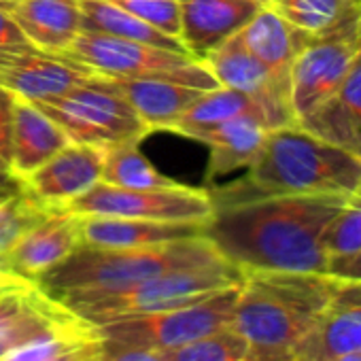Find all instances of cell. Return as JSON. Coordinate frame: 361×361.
<instances>
[{
    "label": "cell",
    "mask_w": 361,
    "mask_h": 361,
    "mask_svg": "<svg viewBox=\"0 0 361 361\" xmlns=\"http://www.w3.org/2000/svg\"><path fill=\"white\" fill-rule=\"evenodd\" d=\"M350 196L276 194L217 204L204 238L243 272H327L325 232Z\"/></svg>",
    "instance_id": "6da1fadb"
},
{
    "label": "cell",
    "mask_w": 361,
    "mask_h": 361,
    "mask_svg": "<svg viewBox=\"0 0 361 361\" xmlns=\"http://www.w3.org/2000/svg\"><path fill=\"white\" fill-rule=\"evenodd\" d=\"M213 204L276 194L361 196V159L327 142L300 123L268 132L247 174L228 188L209 192Z\"/></svg>",
    "instance_id": "7a4b0ae2"
},
{
    "label": "cell",
    "mask_w": 361,
    "mask_h": 361,
    "mask_svg": "<svg viewBox=\"0 0 361 361\" xmlns=\"http://www.w3.org/2000/svg\"><path fill=\"white\" fill-rule=\"evenodd\" d=\"M338 279L317 272H245L232 329L255 353H289L308 338Z\"/></svg>",
    "instance_id": "3957f363"
},
{
    "label": "cell",
    "mask_w": 361,
    "mask_h": 361,
    "mask_svg": "<svg viewBox=\"0 0 361 361\" xmlns=\"http://www.w3.org/2000/svg\"><path fill=\"white\" fill-rule=\"evenodd\" d=\"M226 259L204 236L155 247L109 249L79 245L66 259L37 279V287L51 300L106 293L132 287L157 274Z\"/></svg>",
    "instance_id": "277c9868"
},
{
    "label": "cell",
    "mask_w": 361,
    "mask_h": 361,
    "mask_svg": "<svg viewBox=\"0 0 361 361\" xmlns=\"http://www.w3.org/2000/svg\"><path fill=\"white\" fill-rule=\"evenodd\" d=\"M243 279L245 272L240 268L228 259H221L215 264L170 270L119 291L73 295L58 304H62L79 321L87 325H100L119 317L159 312L192 304L226 287L240 285Z\"/></svg>",
    "instance_id": "5b68a950"
},
{
    "label": "cell",
    "mask_w": 361,
    "mask_h": 361,
    "mask_svg": "<svg viewBox=\"0 0 361 361\" xmlns=\"http://www.w3.org/2000/svg\"><path fill=\"white\" fill-rule=\"evenodd\" d=\"M238 289L240 285L226 287L192 304L159 312L119 317L92 327L98 338L115 346L145 348L157 353L172 350L198 338L232 327Z\"/></svg>",
    "instance_id": "8992f818"
},
{
    "label": "cell",
    "mask_w": 361,
    "mask_h": 361,
    "mask_svg": "<svg viewBox=\"0 0 361 361\" xmlns=\"http://www.w3.org/2000/svg\"><path fill=\"white\" fill-rule=\"evenodd\" d=\"M35 104L64 130L71 142L100 147L138 145L151 134V128L136 115L130 102L100 75Z\"/></svg>",
    "instance_id": "52a82bcc"
},
{
    "label": "cell",
    "mask_w": 361,
    "mask_h": 361,
    "mask_svg": "<svg viewBox=\"0 0 361 361\" xmlns=\"http://www.w3.org/2000/svg\"><path fill=\"white\" fill-rule=\"evenodd\" d=\"M64 56L106 79L180 77L204 92L219 87L209 66L190 54H174L111 35L81 30Z\"/></svg>",
    "instance_id": "ba28073f"
},
{
    "label": "cell",
    "mask_w": 361,
    "mask_h": 361,
    "mask_svg": "<svg viewBox=\"0 0 361 361\" xmlns=\"http://www.w3.org/2000/svg\"><path fill=\"white\" fill-rule=\"evenodd\" d=\"M62 211L79 217H126L149 221L207 224L215 211L209 190L176 185L161 190H126L96 183L92 190L71 200Z\"/></svg>",
    "instance_id": "9c48e42d"
},
{
    "label": "cell",
    "mask_w": 361,
    "mask_h": 361,
    "mask_svg": "<svg viewBox=\"0 0 361 361\" xmlns=\"http://www.w3.org/2000/svg\"><path fill=\"white\" fill-rule=\"evenodd\" d=\"M359 51L361 20L306 43L289 71V100L295 123L336 92Z\"/></svg>",
    "instance_id": "30bf717a"
},
{
    "label": "cell",
    "mask_w": 361,
    "mask_h": 361,
    "mask_svg": "<svg viewBox=\"0 0 361 361\" xmlns=\"http://www.w3.org/2000/svg\"><path fill=\"white\" fill-rule=\"evenodd\" d=\"M202 62L215 75L219 85L253 98L262 106L272 130L295 123L289 100V79L274 75L255 56H251L238 32L209 51Z\"/></svg>",
    "instance_id": "8fae6325"
},
{
    "label": "cell",
    "mask_w": 361,
    "mask_h": 361,
    "mask_svg": "<svg viewBox=\"0 0 361 361\" xmlns=\"http://www.w3.org/2000/svg\"><path fill=\"white\" fill-rule=\"evenodd\" d=\"M94 77L87 66L32 45L0 49V87L30 102L56 98Z\"/></svg>",
    "instance_id": "7c38bea8"
},
{
    "label": "cell",
    "mask_w": 361,
    "mask_h": 361,
    "mask_svg": "<svg viewBox=\"0 0 361 361\" xmlns=\"http://www.w3.org/2000/svg\"><path fill=\"white\" fill-rule=\"evenodd\" d=\"M109 147L71 142L41 168L28 174L24 192L54 211H62L71 200L79 198L100 183Z\"/></svg>",
    "instance_id": "4fadbf2b"
},
{
    "label": "cell",
    "mask_w": 361,
    "mask_h": 361,
    "mask_svg": "<svg viewBox=\"0 0 361 361\" xmlns=\"http://www.w3.org/2000/svg\"><path fill=\"white\" fill-rule=\"evenodd\" d=\"M79 245V215L54 211L24 234L5 255H0V268L22 281L37 283L41 274L66 259Z\"/></svg>",
    "instance_id": "5bb4252c"
},
{
    "label": "cell",
    "mask_w": 361,
    "mask_h": 361,
    "mask_svg": "<svg viewBox=\"0 0 361 361\" xmlns=\"http://www.w3.org/2000/svg\"><path fill=\"white\" fill-rule=\"evenodd\" d=\"M361 350V281H340L308 338L293 350L295 361H329Z\"/></svg>",
    "instance_id": "9a60e30c"
},
{
    "label": "cell",
    "mask_w": 361,
    "mask_h": 361,
    "mask_svg": "<svg viewBox=\"0 0 361 361\" xmlns=\"http://www.w3.org/2000/svg\"><path fill=\"white\" fill-rule=\"evenodd\" d=\"M178 39L196 60H204L209 51L240 32L259 7H264L251 0H178Z\"/></svg>",
    "instance_id": "2e32d148"
},
{
    "label": "cell",
    "mask_w": 361,
    "mask_h": 361,
    "mask_svg": "<svg viewBox=\"0 0 361 361\" xmlns=\"http://www.w3.org/2000/svg\"><path fill=\"white\" fill-rule=\"evenodd\" d=\"M32 47L64 56L81 32V0H0Z\"/></svg>",
    "instance_id": "e0dca14e"
},
{
    "label": "cell",
    "mask_w": 361,
    "mask_h": 361,
    "mask_svg": "<svg viewBox=\"0 0 361 361\" xmlns=\"http://www.w3.org/2000/svg\"><path fill=\"white\" fill-rule=\"evenodd\" d=\"M298 123L361 159V51L336 92Z\"/></svg>",
    "instance_id": "ac0fdd59"
},
{
    "label": "cell",
    "mask_w": 361,
    "mask_h": 361,
    "mask_svg": "<svg viewBox=\"0 0 361 361\" xmlns=\"http://www.w3.org/2000/svg\"><path fill=\"white\" fill-rule=\"evenodd\" d=\"M130 102L136 115L153 130H170L204 90L180 77H136L109 79Z\"/></svg>",
    "instance_id": "d6986e66"
},
{
    "label": "cell",
    "mask_w": 361,
    "mask_h": 361,
    "mask_svg": "<svg viewBox=\"0 0 361 361\" xmlns=\"http://www.w3.org/2000/svg\"><path fill=\"white\" fill-rule=\"evenodd\" d=\"M81 243L109 249L155 247L174 240L204 236V224H176V221H149L126 217H79Z\"/></svg>",
    "instance_id": "ffe728a7"
},
{
    "label": "cell",
    "mask_w": 361,
    "mask_h": 361,
    "mask_svg": "<svg viewBox=\"0 0 361 361\" xmlns=\"http://www.w3.org/2000/svg\"><path fill=\"white\" fill-rule=\"evenodd\" d=\"M268 123L257 115H240L221 121L211 128L192 132L188 138L200 140L211 147V159L207 168V178L230 174L240 168H249L264 147L268 136Z\"/></svg>",
    "instance_id": "44dd1931"
},
{
    "label": "cell",
    "mask_w": 361,
    "mask_h": 361,
    "mask_svg": "<svg viewBox=\"0 0 361 361\" xmlns=\"http://www.w3.org/2000/svg\"><path fill=\"white\" fill-rule=\"evenodd\" d=\"M71 145L64 130L51 121L35 102L18 98L13 109L11 172L26 178L47 159Z\"/></svg>",
    "instance_id": "7402d4cb"
},
{
    "label": "cell",
    "mask_w": 361,
    "mask_h": 361,
    "mask_svg": "<svg viewBox=\"0 0 361 361\" xmlns=\"http://www.w3.org/2000/svg\"><path fill=\"white\" fill-rule=\"evenodd\" d=\"M238 37L251 56H255L274 75L285 79H289V71L298 54L312 39L310 35L291 26L270 5L259 7V11L240 28Z\"/></svg>",
    "instance_id": "603a6c76"
},
{
    "label": "cell",
    "mask_w": 361,
    "mask_h": 361,
    "mask_svg": "<svg viewBox=\"0 0 361 361\" xmlns=\"http://www.w3.org/2000/svg\"><path fill=\"white\" fill-rule=\"evenodd\" d=\"M81 30L111 35V37L153 45L159 49H168L174 54H190L185 45L180 43V39L159 32L157 28L136 18L134 13L111 3V0H81Z\"/></svg>",
    "instance_id": "cb8c5ba5"
},
{
    "label": "cell",
    "mask_w": 361,
    "mask_h": 361,
    "mask_svg": "<svg viewBox=\"0 0 361 361\" xmlns=\"http://www.w3.org/2000/svg\"><path fill=\"white\" fill-rule=\"evenodd\" d=\"M268 5L310 37H321L361 20V0H270Z\"/></svg>",
    "instance_id": "d4e9b609"
},
{
    "label": "cell",
    "mask_w": 361,
    "mask_h": 361,
    "mask_svg": "<svg viewBox=\"0 0 361 361\" xmlns=\"http://www.w3.org/2000/svg\"><path fill=\"white\" fill-rule=\"evenodd\" d=\"M240 115H257L268 123L262 106L253 98H249L243 92L219 85L215 90L204 92L183 115L176 119V123L170 128V132L190 136L196 130L211 128V126H217L221 121H228V119L240 117ZM268 128H270V123H268Z\"/></svg>",
    "instance_id": "484cf974"
},
{
    "label": "cell",
    "mask_w": 361,
    "mask_h": 361,
    "mask_svg": "<svg viewBox=\"0 0 361 361\" xmlns=\"http://www.w3.org/2000/svg\"><path fill=\"white\" fill-rule=\"evenodd\" d=\"M100 183L126 190H161L176 188L174 178L161 174L138 149L136 142L109 147Z\"/></svg>",
    "instance_id": "4316f807"
},
{
    "label": "cell",
    "mask_w": 361,
    "mask_h": 361,
    "mask_svg": "<svg viewBox=\"0 0 361 361\" xmlns=\"http://www.w3.org/2000/svg\"><path fill=\"white\" fill-rule=\"evenodd\" d=\"M168 361H251V344L232 327L161 353Z\"/></svg>",
    "instance_id": "83f0119b"
},
{
    "label": "cell",
    "mask_w": 361,
    "mask_h": 361,
    "mask_svg": "<svg viewBox=\"0 0 361 361\" xmlns=\"http://www.w3.org/2000/svg\"><path fill=\"white\" fill-rule=\"evenodd\" d=\"M54 209L22 192L0 202V255H5L24 234L49 217Z\"/></svg>",
    "instance_id": "f1b7e54d"
},
{
    "label": "cell",
    "mask_w": 361,
    "mask_h": 361,
    "mask_svg": "<svg viewBox=\"0 0 361 361\" xmlns=\"http://www.w3.org/2000/svg\"><path fill=\"white\" fill-rule=\"evenodd\" d=\"M323 245L329 259L361 251V196L350 198L331 219Z\"/></svg>",
    "instance_id": "f546056e"
},
{
    "label": "cell",
    "mask_w": 361,
    "mask_h": 361,
    "mask_svg": "<svg viewBox=\"0 0 361 361\" xmlns=\"http://www.w3.org/2000/svg\"><path fill=\"white\" fill-rule=\"evenodd\" d=\"M90 327L92 325L79 321L77 325L68 329H62L58 334H51V336H45V338L32 340V342L20 344L7 350L0 357V361H58L79 338H83L90 331Z\"/></svg>",
    "instance_id": "4dcf8cb0"
},
{
    "label": "cell",
    "mask_w": 361,
    "mask_h": 361,
    "mask_svg": "<svg viewBox=\"0 0 361 361\" xmlns=\"http://www.w3.org/2000/svg\"><path fill=\"white\" fill-rule=\"evenodd\" d=\"M121 9L134 13L164 35L180 37V5L178 0H111Z\"/></svg>",
    "instance_id": "1f68e13d"
},
{
    "label": "cell",
    "mask_w": 361,
    "mask_h": 361,
    "mask_svg": "<svg viewBox=\"0 0 361 361\" xmlns=\"http://www.w3.org/2000/svg\"><path fill=\"white\" fill-rule=\"evenodd\" d=\"M18 96L0 87V170L11 172V142H13V109Z\"/></svg>",
    "instance_id": "d6a6232c"
},
{
    "label": "cell",
    "mask_w": 361,
    "mask_h": 361,
    "mask_svg": "<svg viewBox=\"0 0 361 361\" xmlns=\"http://www.w3.org/2000/svg\"><path fill=\"white\" fill-rule=\"evenodd\" d=\"M98 361H168V359L157 350L115 346V344H109V342L102 340V353H100Z\"/></svg>",
    "instance_id": "836d02e7"
},
{
    "label": "cell",
    "mask_w": 361,
    "mask_h": 361,
    "mask_svg": "<svg viewBox=\"0 0 361 361\" xmlns=\"http://www.w3.org/2000/svg\"><path fill=\"white\" fill-rule=\"evenodd\" d=\"M100 353H102V340L98 338L94 327H90V331L83 338H79L58 361H98Z\"/></svg>",
    "instance_id": "e575fe53"
},
{
    "label": "cell",
    "mask_w": 361,
    "mask_h": 361,
    "mask_svg": "<svg viewBox=\"0 0 361 361\" xmlns=\"http://www.w3.org/2000/svg\"><path fill=\"white\" fill-rule=\"evenodd\" d=\"M325 274L340 279V281H361V251L350 253V255L331 257L327 262Z\"/></svg>",
    "instance_id": "d590c367"
},
{
    "label": "cell",
    "mask_w": 361,
    "mask_h": 361,
    "mask_svg": "<svg viewBox=\"0 0 361 361\" xmlns=\"http://www.w3.org/2000/svg\"><path fill=\"white\" fill-rule=\"evenodd\" d=\"M24 45H30V41L24 37L22 28L13 22V18L0 7V49L24 47Z\"/></svg>",
    "instance_id": "8d00e7d4"
},
{
    "label": "cell",
    "mask_w": 361,
    "mask_h": 361,
    "mask_svg": "<svg viewBox=\"0 0 361 361\" xmlns=\"http://www.w3.org/2000/svg\"><path fill=\"white\" fill-rule=\"evenodd\" d=\"M22 192H24V180L9 170H0V202Z\"/></svg>",
    "instance_id": "74e56055"
},
{
    "label": "cell",
    "mask_w": 361,
    "mask_h": 361,
    "mask_svg": "<svg viewBox=\"0 0 361 361\" xmlns=\"http://www.w3.org/2000/svg\"><path fill=\"white\" fill-rule=\"evenodd\" d=\"M35 283H28V281H22L9 272H5L3 268H0V293H5V291H13V289H22V287H30Z\"/></svg>",
    "instance_id": "f35d334b"
},
{
    "label": "cell",
    "mask_w": 361,
    "mask_h": 361,
    "mask_svg": "<svg viewBox=\"0 0 361 361\" xmlns=\"http://www.w3.org/2000/svg\"><path fill=\"white\" fill-rule=\"evenodd\" d=\"M251 361H295V359L289 353H255L253 350Z\"/></svg>",
    "instance_id": "ab89813d"
},
{
    "label": "cell",
    "mask_w": 361,
    "mask_h": 361,
    "mask_svg": "<svg viewBox=\"0 0 361 361\" xmlns=\"http://www.w3.org/2000/svg\"><path fill=\"white\" fill-rule=\"evenodd\" d=\"M329 361H361V350H355V353H344V355H338Z\"/></svg>",
    "instance_id": "60d3db41"
},
{
    "label": "cell",
    "mask_w": 361,
    "mask_h": 361,
    "mask_svg": "<svg viewBox=\"0 0 361 361\" xmlns=\"http://www.w3.org/2000/svg\"><path fill=\"white\" fill-rule=\"evenodd\" d=\"M11 348H13V346H9V344H5V342H0V357H3V355H5L7 350H11Z\"/></svg>",
    "instance_id": "b9f144b4"
},
{
    "label": "cell",
    "mask_w": 361,
    "mask_h": 361,
    "mask_svg": "<svg viewBox=\"0 0 361 361\" xmlns=\"http://www.w3.org/2000/svg\"><path fill=\"white\" fill-rule=\"evenodd\" d=\"M251 3H257V5H268L270 0H251Z\"/></svg>",
    "instance_id": "7bdbcfd3"
}]
</instances>
